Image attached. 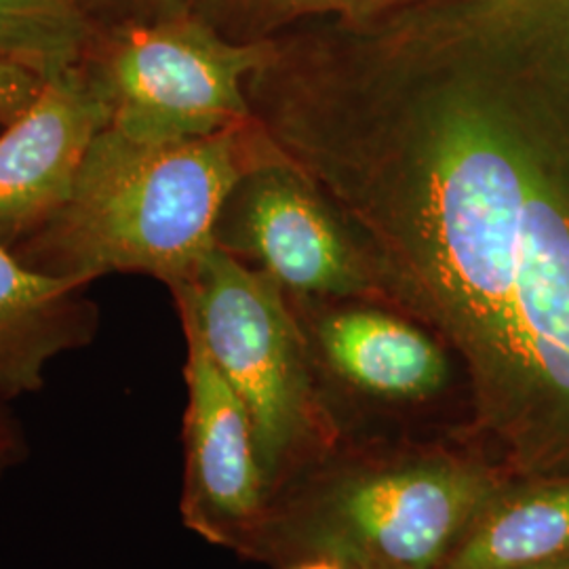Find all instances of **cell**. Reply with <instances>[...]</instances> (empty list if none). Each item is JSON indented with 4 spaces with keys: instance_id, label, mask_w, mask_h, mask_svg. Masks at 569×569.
I'll use <instances>...</instances> for the list:
<instances>
[{
    "instance_id": "1",
    "label": "cell",
    "mask_w": 569,
    "mask_h": 569,
    "mask_svg": "<svg viewBox=\"0 0 569 569\" xmlns=\"http://www.w3.org/2000/svg\"><path fill=\"white\" fill-rule=\"evenodd\" d=\"M279 154L256 119L169 143L136 142L106 127L72 197L23 243L20 260L84 283L138 272L176 289L218 247V220L237 183Z\"/></svg>"
},
{
    "instance_id": "14",
    "label": "cell",
    "mask_w": 569,
    "mask_h": 569,
    "mask_svg": "<svg viewBox=\"0 0 569 569\" xmlns=\"http://www.w3.org/2000/svg\"><path fill=\"white\" fill-rule=\"evenodd\" d=\"M523 569H569V557H566V559H557V561H549V563H540V566H531V568Z\"/></svg>"
},
{
    "instance_id": "11",
    "label": "cell",
    "mask_w": 569,
    "mask_h": 569,
    "mask_svg": "<svg viewBox=\"0 0 569 569\" xmlns=\"http://www.w3.org/2000/svg\"><path fill=\"white\" fill-rule=\"evenodd\" d=\"M93 41L84 0H0V124L82 66Z\"/></svg>"
},
{
    "instance_id": "13",
    "label": "cell",
    "mask_w": 569,
    "mask_h": 569,
    "mask_svg": "<svg viewBox=\"0 0 569 569\" xmlns=\"http://www.w3.org/2000/svg\"><path fill=\"white\" fill-rule=\"evenodd\" d=\"M284 569H348L338 563V561H331V559H305V561H298V563H291Z\"/></svg>"
},
{
    "instance_id": "4",
    "label": "cell",
    "mask_w": 569,
    "mask_h": 569,
    "mask_svg": "<svg viewBox=\"0 0 569 569\" xmlns=\"http://www.w3.org/2000/svg\"><path fill=\"white\" fill-rule=\"evenodd\" d=\"M270 42L230 41L182 9L93 41L82 68L110 108V129L136 142H183L253 121L244 82Z\"/></svg>"
},
{
    "instance_id": "3",
    "label": "cell",
    "mask_w": 569,
    "mask_h": 569,
    "mask_svg": "<svg viewBox=\"0 0 569 569\" xmlns=\"http://www.w3.org/2000/svg\"><path fill=\"white\" fill-rule=\"evenodd\" d=\"M171 293L180 319L197 329L209 357L243 401L272 498L340 443L287 291L264 270L218 244L194 277Z\"/></svg>"
},
{
    "instance_id": "7",
    "label": "cell",
    "mask_w": 569,
    "mask_h": 569,
    "mask_svg": "<svg viewBox=\"0 0 569 569\" xmlns=\"http://www.w3.org/2000/svg\"><path fill=\"white\" fill-rule=\"evenodd\" d=\"M110 124L102 91L79 66L47 81L0 133V244L26 243L72 197L84 157Z\"/></svg>"
},
{
    "instance_id": "15",
    "label": "cell",
    "mask_w": 569,
    "mask_h": 569,
    "mask_svg": "<svg viewBox=\"0 0 569 569\" xmlns=\"http://www.w3.org/2000/svg\"><path fill=\"white\" fill-rule=\"evenodd\" d=\"M167 4V11L171 13V11H182L183 9V0H161Z\"/></svg>"
},
{
    "instance_id": "8",
    "label": "cell",
    "mask_w": 569,
    "mask_h": 569,
    "mask_svg": "<svg viewBox=\"0 0 569 569\" xmlns=\"http://www.w3.org/2000/svg\"><path fill=\"white\" fill-rule=\"evenodd\" d=\"M317 345L338 380L378 401L420 403L448 387L446 346L388 306L331 310Z\"/></svg>"
},
{
    "instance_id": "9",
    "label": "cell",
    "mask_w": 569,
    "mask_h": 569,
    "mask_svg": "<svg viewBox=\"0 0 569 569\" xmlns=\"http://www.w3.org/2000/svg\"><path fill=\"white\" fill-rule=\"evenodd\" d=\"M87 284L41 272L0 244V399L34 392L49 361L84 345L93 326Z\"/></svg>"
},
{
    "instance_id": "10",
    "label": "cell",
    "mask_w": 569,
    "mask_h": 569,
    "mask_svg": "<svg viewBox=\"0 0 569 569\" xmlns=\"http://www.w3.org/2000/svg\"><path fill=\"white\" fill-rule=\"evenodd\" d=\"M569 557V479L498 489L441 569H523Z\"/></svg>"
},
{
    "instance_id": "5",
    "label": "cell",
    "mask_w": 569,
    "mask_h": 569,
    "mask_svg": "<svg viewBox=\"0 0 569 569\" xmlns=\"http://www.w3.org/2000/svg\"><path fill=\"white\" fill-rule=\"evenodd\" d=\"M216 241L247 264L256 262L284 291L378 305L361 244L283 154L237 183L220 213Z\"/></svg>"
},
{
    "instance_id": "12",
    "label": "cell",
    "mask_w": 569,
    "mask_h": 569,
    "mask_svg": "<svg viewBox=\"0 0 569 569\" xmlns=\"http://www.w3.org/2000/svg\"><path fill=\"white\" fill-rule=\"evenodd\" d=\"M411 0H183V9L234 42H264L329 18H359Z\"/></svg>"
},
{
    "instance_id": "2",
    "label": "cell",
    "mask_w": 569,
    "mask_h": 569,
    "mask_svg": "<svg viewBox=\"0 0 569 569\" xmlns=\"http://www.w3.org/2000/svg\"><path fill=\"white\" fill-rule=\"evenodd\" d=\"M329 453L279 489L241 555L291 566L441 569L507 483L470 448L401 446Z\"/></svg>"
},
{
    "instance_id": "6",
    "label": "cell",
    "mask_w": 569,
    "mask_h": 569,
    "mask_svg": "<svg viewBox=\"0 0 569 569\" xmlns=\"http://www.w3.org/2000/svg\"><path fill=\"white\" fill-rule=\"evenodd\" d=\"M186 338L182 517L207 542L243 552L268 510L249 413L190 323Z\"/></svg>"
}]
</instances>
